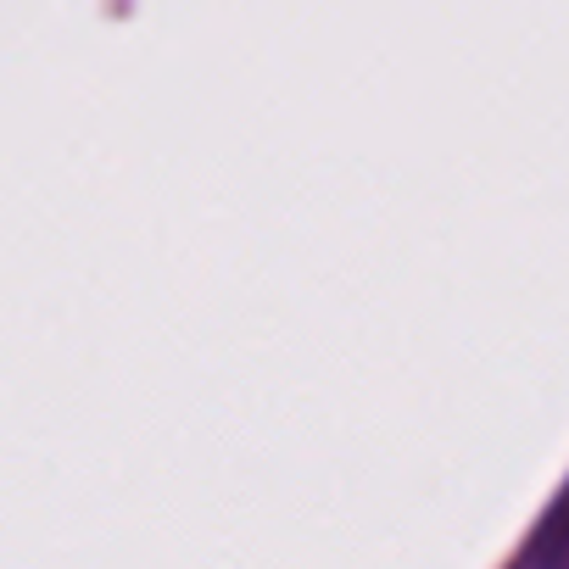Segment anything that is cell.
Segmentation results:
<instances>
[{
	"instance_id": "6da1fadb",
	"label": "cell",
	"mask_w": 569,
	"mask_h": 569,
	"mask_svg": "<svg viewBox=\"0 0 569 569\" xmlns=\"http://www.w3.org/2000/svg\"><path fill=\"white\" fill-rule=\"evenodd\" d=\"M547 536H552V541H558V547H569V502H563V513H558V525H552V530H547Z\"/></svg>"
}]
</instances>
